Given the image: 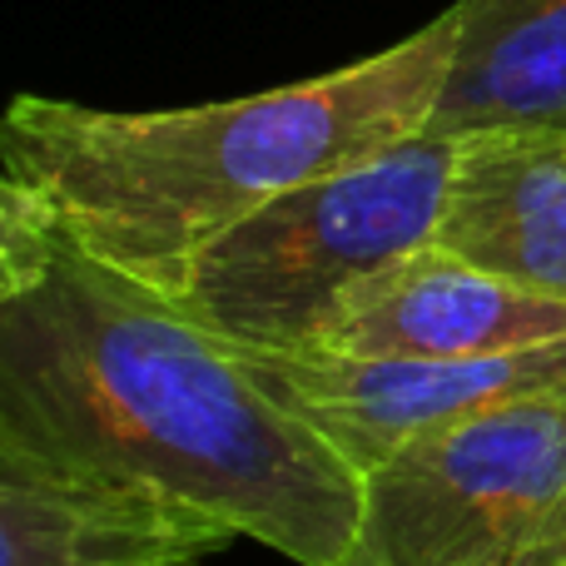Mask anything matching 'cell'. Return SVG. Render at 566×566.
I'll use <instances>...</instances> for the list:
<instances>
[{
    "instance_id": "6da1fadb",
    "label": "cell",
    "mask_w": 566,
    "mask_h": 566,
    "mask_svg": "<svg viewBox=\"0 0 566 566\" xmlns=\"http://www.w3.org/2000/svg\"><path fill=\"white\" fill-rule=\"evenodd\" d=\"M0 408L65 462L298 566H343L358 537L363 478L244 348L75 244L0 308Z\"/></svg>"
},
{
    "instance_id": "7a4b0ae2",
    "label": "cell",
    "mask_w": 566,
    "mask_h": 566,
    "mask_svg": "<svg viewBox=\"0 0 566 566\" xmlns=\"http://www.w3.org/2000/svg\"><path fill=\"white\" fill-rule=\"evenodd\" d=\"M452 45L448 6L378 55L264 95L189 109L20 95L0 115V169L45 199L65 244L175 293L189 259L269 199L422 135Z\"/></svg>"
},
{
    "instance_id": "3957f363",
    "label": "cell",
    "mask_w": 566,
    "mask_h": 566,
    "mask_svg": "<svg viewBox=\"0 0 566 566\" xmlns=\"http://www.w3.org/2000/svg\"><path fill=\"white\" fill-rule=\"evenodd\" d=\"M458 139L402 145L269 199L185 264L169 298L239 348H313L373 274L438 239Z\"/></svg>"
},
{
    "instance_id": "277c9868",
    "label": "cell",
    "mask_w": 566,
    "mask_h": 566,
    "mask_svg": "<svg viewBox=\"0 0 566 566\" xmlns=\"http://www.w3.org/2000/svg\"><path fill=\"white\" fill-rule=\"evenodd\" d=\"M343 566H566V373L373 468Z\"/></svg>"
},
{
    "instance_id": "5b68a950",
    "label": "cell",
    "mask_w": 566,
    "mask_h": 566,
    "mask_svg": "<svg viewBox=\"0 0 566 566\" xmlns=\"http://www.w3.org/2000/svg\"><path fill=\"white\" fill-rule=\"evenodd\" d=\"M249 368L358 478L452 418L566 373V338L492 358H353L328 348H244Z\"/></svg>"
},
{
    "instance_id": "8992f818",
    "label": "cell",
    "mask_w": 566,
    "mask_h": 566,
    "mask_svg": "<svg viewBox=\"0 0 566 566\" xmlns=\"http://www.w3.org/2000/svg\"><path fill=\"white\" fill-rule=\"evenodd\" d=\"M234 532L99 478L0 408V566H199Z\"/></svg>"
},
{
    "instance_id": "52a82bcc",
    "label": "cell",
    "mask_w": 566,
    "mask_h": 566,
    "mask_svg": "<svg viewBox=\"0 0 566 566\" xmlns=\"http://www.w3.org/2000/svg\"><path fill=\"white\" fill-rule=\"evenodd\" d=\"M566 338V298L497 279L428 244L373 274L313 348L353 358H492Z\"/></svg>"
},
{
    "instance_id": "ba28073f",
    "label": "cell",
    "mask_w": 566,
    "mask_h": 566,
    "mask_svg": "<svg viewBox=\"0 0 566 566\" xmlns=\"http://www.w3.org/2000/svg\"><path fill=\"white\" fill-rule=\"evenodd\" d=\"M438 249L566 298V135H468L458 139Z\"/></svg>"
},
{
    "instance_id": "9c48e42d",
    "label": "cell",
    "mask_w": 566,
    "mask_h": 566,
    "mask_svg": "<svg viewBox=\"0 0 566 566\" xmlns=\"http://www.w3.org/2000/svg\"><path fill=\"white\" fill-rule=\"evenodd\" d=\"M452 15L428 135H566V0H452Z\"/></svg>"
},
{
    "instance_id": "30bf717a",
    "label": "cell",
    "mask_w": 566,
    "mask_h": 566,
    "mask_svg": "<svg viewBox=\"0 0 566 566\" xmlns=\"http://www.w3.org/2000/svg\"><path fill=\"white\" fill-rule=\"evenodd\" d=\"M60 224L50 205L0 169V308L30 293L60 254Z\"/></svg>"
}]
</instances>
